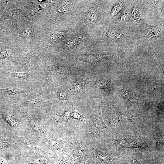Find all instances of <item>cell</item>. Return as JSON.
Returning <instances> with one entry per match:
<instances>
[{
  "mask_svg": "<svg viewBox=\"0 0 164 164\" xmlns=\"http://www.w3.org/2000/svg\"><path fill=\"white\" fill-rule=\"evenodd\" d=\"M87 126V133L92 138L108 136L112 132L104 122L99 110L96 111Z\"/></svg>",
  "mask_w": 164,
  "mask_h": 164,
  "instance_id": "cell-1",
  "label": "cell"
},
{
  "mask_svg": "<svg viewBox=\"0 0 164 164\" xmlns=\"http://www.w3.org/2000/svg\"><path fill=\"white\" fill-rule=\"evenodd\" d=\"M117 148H138L142 149L147 148L146 143L139 137L129 134H123L114 138L111 142Z\"/></svg>",
  "mask_w": 164,
  "mask_h": 164,
  "instance_id": "cell-2",
  "label": "cell"
},
{
  "mask_svg": "<svg viewBox=\"0 0 164 164\" xmlns=\"http://www.w3.org/2000/svg\"><path fill=\"white\" fill-rule=\"evenodd\" d=\"M70 154L75 164H91L92 157L87 148L81 142H73Z\"/></svg>",
  "mask_w": 164,
  "mask_h": 164,
  "instance_id": "cell-3",
  "label": "cell"
},
{
  "mask_svg": "<svg viewBox=\"0 0 164 164\" xmlns=\"http://www.w3.org/2000/svg\"><path fill=\"white\" fill-rule=\"evenodd\" d=\"M46 140L50 149L57 152L60 155L70 154L73 142L69 139L49 137Z\"/></svg>",
  "mask_w": 164,
  "mask_h": 164,
  "instance_id": "cell-4",
  "label": "cell"
},
{
  "mask_svg": "<svg viewBox=\"0 0 164 164\" xmlns=\"http://www.w3.org/2000/svg\"><path fill=\"white\" fill-rule=\"evenodd\" d=\"M90 148L93 154L92 163L94 164H113L116 159L128 155L122 154L116 158L110 157L106 152L99 150L94 143L90 145Z\"/></svg>",
  "mask_w": 164,
  "mask_h": 164,
  "instance_id": "cell-5",
  "label": "cell"
},
{
  "mask_svg": "<svg viewBox=\"0 0 164 164\" xmlns=\"http://www.w3.org/2000/svg\"><path fill=\"white\" fill-rule=\"evenodd\" d=\"M132 119V118L129 115L119 112L109 115L107 118L108 124L112 128L116 127L124 122Z\"/></svg>",
  "mask_w": 164,
  "mask_h": 164,
  "instance_id": "cell-6",
  "label": "cell"
},
{
  "mask_svg": "<svg viewBox=\"0 0 164 164\" xmlns=\"http://www.w3.org/2000/svg\"><path fill=\"white\" fill-rule=\"evenodd\" d=\"M22 138L15 137L1 139L0 140V152H5L12 145L18 144Z\"/></svg>",
  "mask_w": 164,
  "mask_h": 164,
  "instance_id": "cell-7",
  "label": "cell"
},
{
  "mask_svg": "<svg viewBox=\"0 0 164 164\" xmlns=\"http://www.w3.org/2000/svg\"><path fill=\"white\" fill-rule=\"evenodd\" d=\"M43 99L38 98L35 99L27 101L20 104H13L11 105L13 108L17 109L22 108H30L33 109L37 108L41 105Z\"/></svg>",
  "mask_w": 164,
  "mask_h": 164,
  "instance_id": "cell-8",
  "label": "cell"
},
{
  "mask_svg": "<svg viewBox=\"0 0 164 164\" xmlns=\"http://www.w3.org/2000/svg\"><path fill=\"white\" fill-rule=\"evenodd\" d=\"M28 91V90L12 87L4 89L0 88V93L10 95H15L25 93L27 92Z\"/></svg>",
  "mask_w": 164,
  "mask_h": 164,
  "instance_id": "cell-9",
  "label": "cell"
},
{
  "mask_svg": "<svg viewBox=\"0 0 164 164\" xmlns=\"http://www.w3.org/2000/svg\"><path fill=\"white\" fill-rule=\"evenodd\" d=\"M56 164H75L70 154L60 155Z\"/></svg>",
  "mask_w": 164,
  "mask_h": 164,
  "instance_id": "cell-10",
  "label": "cell"
},
{
  "mask_svg": "<svg viewBox=\"0 0 164 164\" xmlns=\"http://www.w3.org/2000/svg\"><path fill=\"white\" fill-rule=\"evenodd\" d=\"M25 116L28 122L29 127L33 132H43V131L41 126L32 120L27 114L25 115Z\"/></svg>",
  "mask_w": 164,
  "mask_h": 164,
  "instance_id": "cell-11",
  "label": "cell"
},
{
  "mask_svg": "<svg viewBox=\"0 0 164 164\" xmlns=\"http://www.w3.org/2000/svg\"><path fill=\"white\" fill-rule=\"evenodd\" d=\"M149 36L151 38H154L160 35L161 32V29L155 26H149L146 24Z\"/></svg>",
  "mask_w": 164,
  "mask_h": 164,
  "instance_id": "cell-12",
  "label": "cell"
},
{
  "mask_svg": "<svg viewBox=\"0 0 164 164\" xmlns=\"http://www.w3.org/2000/svg\"><path fill=\"white\" fill-rule=\"evenodd\" d=\"M72 113L70 111H66L63 115H56V117H53L56 121L59 122H67L68 120L71 117Z\"/></svg>",
  "mask_w": 164,
  "mask_h": 164,
  "instance_id": "cell-13",
  "label": "cell"
},
{
  "mask_svg": "<svg viewBox=\"0 0 164 164\" xmlns=\"http://www.w3.org/2000/svg\"><path fill=\"white\" fill-rule=\"evenodd\" d=\"M49 161L47 156L41 157L38 159H32L28 161L25 164H46Z\"/></svg>",
  "mask_w": 164,
  "mask_h": 164,
  "instance_id": "cell-14",
  "label": "cell"
},
{
  "mask_svg": "<svg viewBox=\"0 0 164 164\" xmlns=\"http://www.w3.org/2000/svg\"><path fill=\"white\" fill-rule=\"evenodd\" d=\"M7 75L9 77L22 78L27 80L30 79V74L29 73L9 72L7 74Z\"/></svg>",
  "mask_w": 164,
  "mask_h": 164,
  "instance_id": "cell-15",
  "label": "cell"
},
{
  "mask_svg": "<svg viewBox=\"0 0 164 164\" xmlns=\"http://www.w3.org/2000/svg\"><path fill=\"white\" fill-rule=\"evenodd\" d=\"M84 83L82 80H77L74 83L73 88L75 91L80 92L83 90L84 86Z\"/></svg>",
  "mask_w": 164,
  "mask_h": 164,
  "instance_id": "cell-16",
  "label": "cell"
},
{
  "mask_svg": "<svg viewBox=\"0 0 164 164\" xmlns=\"http://www.w3.org/2000/svg\"><path fill=\"white\" fill-rule=\"evenodd\" d=\"M119 32L114 29L111 30L108 33V36L109 38L112 40H114L121 37V34L119 33Z\"/></svg>",
  "mask_w": 164,
  "mask_h": 164,
  "instance_id": "cell-17",
  "label": "cell"
},
{
  "mask_svg": "<svg viewBox=\"0 0 164 164\" xmlns=\"http://www.w3.org/2000/svg\"><path fill=\"white\" fill-rule=\"evenodd\" d=\"M152 133V136L155 140L156 142V145L155 146V148L157 149H158L160 147L163 143L164 142V135L162 137V138L160 139H156L155 137V136L153 133H152L151 132H150Z\"/></svg>",
  "mask_w": 164,
  "mask_h": 164,
  "instance_id": "cell-18",
  "label": "cell"
},
{
  "mask_svg": "<svg viewBox=\"0 0 164 164\" xmlns=\"http://www.w3.org/2000/svg\"><path fill=\"white\" fill-rule=\"evenodd\" d=\"M71 117L80 121H85L83 116L76 111H74L72 113Z\"/></svg>",
  "mask_w": 164,
  "mask_h": 164,
  "instance_id": "cell-19",
  "label": "cell"
},
{
  "mask_svg": "<svg viewBox=\"0 0 164 164\" xmlns=\"http://www.w3.org/2000/svg\"><path fill=\"white\" fill-rule=\"evenodd\" d=\"M122 7V5L121 3L118 4L115 6L111 11V15H113L116 14L121 9Z\"/></svg>",
  "mask_w": 164,
  "mask_h": 164,
  "instance_id": "cell-20",
  "label": "cell"
},
{
  "mask_svg": "<svg viewBox=\"0 0 164 164\" xmlns=\"http://www.w3.org/2000/svg\"><path fill=\"white\" fill-rule=\"evenodd\" d=\"M132 16L133 19L139 20L141 17L138 12L135 8H133L132 12Z\"/></svg>",
  "mask_w": 164,
  "mask_h": 164,
  "instance_id": "cell-21",
  "label": "cell"
},
{
  "mask_svg": "<svg viewBox=\"0 0 164 164\" xmlns=\"http://www.w3.org/2000/svg\"><path fill=\"white\" fill-rule=\"evenodd\" d=\"M59 98L63 100H67V93L64 91H60L58 94Z\"/></svg>",
  "mask_w": 164,
  "mask_h": 164,
  "instance_id": "cell-22",
  "label": "cell"
},
{
  "mask_svg": "<svg viewBox=\"0 0 164 164\" xmlns=\"http://www.w3.org/2000/svg\"><path fill=\"white\" fill-rule=\"evenodd\" d=\"M142 161L135 157H133L131 160L130 164H142Z\"/></svg>",
  "mask_w": 164,
  "mask_h": 164,
  "instance_id": "cell-23",
  "label": "cell"
},
{
  "mask_svg": "<svg viewBox=\"0 0 164 164\" xmlns=\"http://www.w3.org/2000/svg\"><path fill=\"white\" fill-rule=\"evenodd\" d=\"M88 18L89 20H94L97 17V14L96 12H92L90 14L88 15Z\"/></svg>",
  "mask_w": 164,
  "mask_h": 164,
  "instance_id": "cell-24",
  "label": "cell"
},
{
  "mask_svg": "<svg viewBox=\"0 0 164 164\" xmlns=\"http://www.w3.org/2000/svg\"><path fill=\"white\" fill-rule=\"evenodd\" d=\"M27 147L32 150H36L37 149L36 145V144L33 142H27L26 144Z\"/></svg>",
  "mask_w": 164,
  "mask_h": 164,
  "instance_id": "cell-25",
  "label": "cell"
},
{
  "mask_svg": "<svg viewBox=\"0 0 164 164\" xmlns=\"http://www.w3.org/2000/svg\"><path fill=\"white\" fill-rule=\"evenodd\" d=\"M69 4L68 1H64L61 4L59 8V9L60 11H62Z\"/></svg>",
  "mask_w": 164,
  "mask_h": 164,
  "instance_id": "cell-26",
  "label": "cell"
},
{
  "mask_svg": "<svg viewBox=\"0 0 164 164\" xmlns=\"http://www.w3.org/2000/svg\"><path fill=\"white\" fill-rule=\"evenodd\" d=\"M129 19V17L127 13H125L123 15L121 18V20L122 22H126L128 21Z\"/></svg>",
  "mask_w": 164,
  "mask_h": 164,
  "instance_id": "cell-27",
  "label": "cell"
},
{
  "mask_svg": "<svg viewBox=\"0 0 164 164\" xmlns=\"http://www.w3.org/2000/svg\"><path fill=\"white\" fill-rule=\"evenodd\" d=\"M7 54L8 52L6 50L2 49L0 50V57H6Z\"/></svg>",
  "mask_w": 164,
  "mask_h": 164,
  "instance_id": "cell-28",
  "label": "cell"
},
{
  "mask_svg": "<svg viewBox=\"0 0 164 164\" xmlns=\"http://www.w3.org/2000/svg\"><path fill=\"white\" fill-rule=\"evenodd\" d=\"M158 1H150V3L151 4V5L154 6H156L158 2Z\"/></svg>",
  "mask_w": 164,
  "mask_h": 164,
  "instance_id": "cell-29",
  "label": "cell"
},
{
  "mask_svg": "<svg viewBox=\"0 0 164 164\" xmlns=\"http://www.w3.org/2000/svg\"><path fill=\"white\" fill-rule=\"evenodd\" d=\"M0 164H7L6 161L0 157Z\"/></svg>",
  "mask_w": 164,
  "mask_h": 164,
  "instance_id": "cell-30",
  "label": "cell"
},
{
  "mask_svg": "<svg viewBox=\"0 0 164 164\" xmlns=\"http://www.w3.org/2000/svg\"></svg>",
  "mask_w": 164,
  "mask_h": 164,
  "instance_id": "cell-31",
  "label": "cell"
}]
</instances>
